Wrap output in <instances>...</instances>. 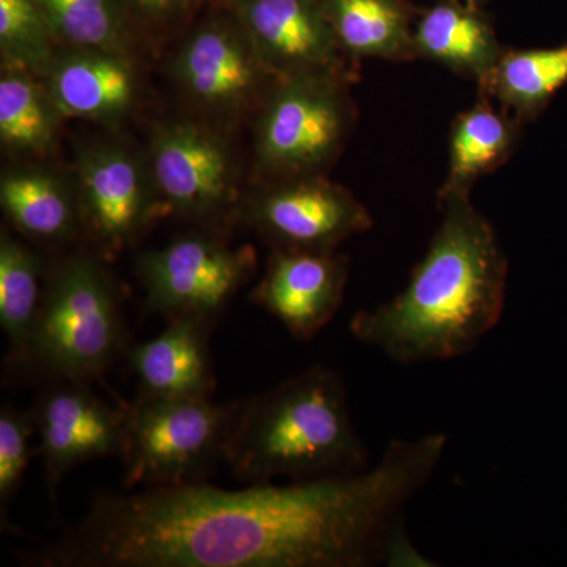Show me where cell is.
I'll return each mask as SVG.
<instances>
[{"instance_id": "obj_1", "label": "cell", "mask_w": 567, "mask_h": 567, "mask_svg": "<svg viewBox=\"0 0 567 567\" xmlns=\"http://www.w3.org/2000/svg\"><path fill=\"white\" fill-rule=\"evenodd\" d=\"M447 439L391 440L352 476L223 491L207 483L93 499L31 567H365L388 559L401 513L431 481Z\"/></svg>"}, {"instance_id": "obj_2", "label": "cell", "mask_w": 567, "mask_h": 567, "mask_svg": "<svg viewBox=\"0 0 567 567\" xmlns=\"http://www.w3.org/2000/svg\"><path fill=\"white\" fill-rule=\"evenodd\" d=\"M442 221L401 293L358 311L350 331L395 363L464 357L498 324L507 257L494 226L470 193H440Z\"/></svg>"}, {"instance_id": "obj_3", "label": "cell", "mask_w": 567, "mask_h": 567, "mask_svg": "<svg viewBox=\"0 0 567 567\" xmlns=\"http://www.w3.org/2000/svg\"><path fill=\"white\" fill-rule=\"evenodd\" d=\"M235 480L268 484L358 475L369 453L354 431L344 382L316 364L278 386L238 402L226 445Z\"/></svg>"}, {"instance_id": "obj_4", "label": "cell", "mask_w": 567, "mask_h": 567, "mask_svg": "<svg viewBox=\"0 0 567 567\" xmlns=\"http://www.w3.org/2000/svg\"><path fill=\"white\" fill-rule=\"evenodd\" d=\"M117 287L92 256L71 257L41 298L20 377L92 382L126 352Z\"/></svg>"}, {"instance_id": "obj_5", "label": "cell", "mask_w": 567, "mask_h": 567, "mask_svg": "<svg viewBox=\"0 0 567 567\" xmlns=\"http://www.w3.org/2000/svg\"><path fill=\"white\" fill-rule=\"evenodd\" d=\"M237 405L144 395L125 404V487L205 483L219 462H226Z\"/></svg>"}, {"instance_id": "obj_6", "label": "cell", "mask_w": 567, "mask_h": 567, "mask_svg": "<svg viewBox=\"0 0 567 567\" xmlns=\"http://www.w3.org/2000/svg\"><path fill=\"white\" fill-rule=\"evenodd\" d=\"M352 123L341 74H306L278 82L257 128V158L286 178L317 175L344 144Z\"/></svg>"}, {"instance_id": "obj_7", "label": "cell", "mask_w": 567, "mask_h": 567, "mask_svg": "<svg viewBox=\"0 0 567 567\" xmlns=\"http://www.w3.org/2000/svg\"><path fill=\"white\" fill-rule=\"evenodd\" d=\"M251 248L234 249L212 235H183L142 254L137 274L148 311L213 324L254 274Z\"/></svg>"}, {"instance_id": "obj_8", "label": "cell", "mask_w": 567, "mask_h": 567, "mask_svg": "<svg viewBox=\"0 0 567 567\" xmlns=\"http://www.w3.org/2000/svg\"><path fill=\"white\" fill-rule=\"evenodd\" d=\"M248 221L279 251L316 252H333L374 224L352 193L317 175L287 178L257 194Z\"/></svg>"}, {"instance_id": "obj_9", "label": "cell", "mask_w": 567, "mask_h": 567, "mask_svg": "<svg viewBox=\"0 0 567 567\" xmlns=\"http://www.w3.org/2000/svg\"><path fill=\"white\" fill-rule=\"evenodd\" d=\"M31 413L52 503L58 499L63 477L74 466L121 456L125 404L118 409L106 404L92 393L89 382L54 380L41 391Z\"/></svg>"}, {"instance_id": "obj_10", "label": "cell", "mask_w": 567, "mask_h": 567, "mask_svg": "<svg viewBox=\"0 0 567 567\" xmlns=\"http://www.w3.org/2000/svg\"><path fill=\"white\" fill-rule=\"evenodd\" d=\"M153 185L169 210L196 223H215L234 200L229 152L215 134L174 123L152 145Z\"/></svg>"}, {"instance_id": "obj_11", "label": "cell", "mask_w": 567, "mask_h": 567, "mask_svg": "<svg viewBox=\"0 0 567 567\" xmlns=\"http://www.w3.org/2000/svg\"><path fill=\"white\" fill-rule=\"evenodd\" d=\"M241 22L257 58L276 80L341 74V47L322 0H245Z\"/></svg>"}, {"instance_id": "obj_12", "label": "cell", "mask_w": 567, "mask_h": 567, "mask_svg": "<svg viewBox=\"0 0 567 567\" xmlns=\"http://www.w3.org/2000/svg\"><path fill=\"white\" fill-rule=\"evenodd\" d=\"M349 260L333 252L279 251L268 260L251 301L278 319L298 341H309L338 312Z\"/></svg>"}, {"instance_id": "obj_13", "label": "cell", "mask_w": 567, "mask_h": 567, "mask_svg": "<svg viewBox=\"0 0 567 567\" xmlns=\"http://www.w3.org/2000/svg\"><path fill=\"white\" fill-rule=\"evenodd\" d=\"M81 219L99 251L130 248L156 216L140 164L121 148H99L81 164Z\"/></svg>"}, {"instance_id": "obj_14", "label": "cell", "mask_w": 567, "mask_h": 567, "mask_svg": "<svg viewBox=\"0 0 567 567\" xmlns=\"http://www.w3.org/2000/svg\"><path fill=\"white\" fill-rule=\"evenodd\" d=\"M175 73L197 102L218 111H238L259 95L271 76L244 31L227 24L204 25L183 47Z\"/></svg>"}, {"instance_id": "obj_15", "label": "cell", "mask_w": 567, "mask_h": 567, "mask_svg": "<svg viewBox=\"0 0 567 567\" xmlns=\"http://www.w3.org/2000/svg\"><path fill=\"white\" fill-rule=\"evenodd\" d=\"M212 324L175 317L158 338L134 347L130 365L140 382V395L159 399H212L215 375L208 334Z\"/></svg>"}, {"instance_id": "obj_16", "label": "cell", "mask_w": 567, "mask_h": 567, "mask_svg": "<svg viewBox=\"0 0 567 567\" xmlns=\"http://www.w3.org/2000/svg\"><path fill=\"white\" fill-rule=\"evenodd\" d=\"M50 92L59 114L66 117L112 121L132 107L136 78L126 55L78 50L50 66Z\"/></svg>"}, {"instance_id": "obj_17", "label": "cell", "mask_w": 567, "mask_h": 567, "mask_svg": "<svg viewBox=\"0 0 567 567\" xmlns=\"http://www.w3.org/2000/svg\"><path fill=\"white\" fill-rule=\"evenodd\" d=\"M413 48L416 58L442 63L477 84L486 81L505 52L480 13L454 2L425 11L413 28Z\"/></svg>"}, {"instance_id": "obj_18", "label": "cell", "mask_w": 567, "mask_h": 567, "mask_svg": "<svg viewBox=\"0 0 567 567\" xmlns=\"http://www.w3.org/2000/svg\"><path fill=\"white\" fill-rule=\"evenodd\" d=\"M525 123L492 106L481 93L475 106L457 115L451 128L450 166L440 193H470L484 175L509 162Z\"/></svg>"}, {"instance_id": "obj_19", "label": "cell", "mask_w": 567, "mask_h": 567, "mask_svg": "<svg viewBox=\"0 0 567 567\" xmlns=\"http://www.w3.org/2000/svg\"><path fill=\"white\" fill-rule=\"evenodd\" d=\"M342 51L354 58L416 59L413 28L401 0H322Z\"/></svg>"}, {"instance_id": "obj_20", "label": "cell", "mask_w": 567, "mask_h": 567, "mask_svg": "<svg viewBox=\"0 0 567 567\" xmlns=\"http://www.w3.org/2000/svg\"><path fill=\"white\" fill-rule=\"evenodd\" d=\"M567 85V43L539 50L505 51L480 84V92L527 123L543 114Z\"/></svg>"}, {"instance_id": "obj_21", "label": "cell", "mask_w": 567, "mask_h": 567, "mask_svg": "<svg viewBox=\"0 0 567 567\" xmlns=\"http://www.w3.org/2000/svg\"><path fill=\"white\" fill-rule=\"evenodd\" d=\"M0 203L10 223L35 240H70L82 226L80 204L63 183L48 174L6 175Z\"/></svg>"}, {"instance_id": "obj_22", "label": "cell", "mask_w": 567, "mask_h": 567, "mask_svg": "<svg viewBox=\"0 0 567 567\" xmlns=\"http://www.w3.org/2000/svg\"><path fill=\"white\" fill-rule=\"evenodd\" d=\"M41 260L6 230L0 237V324L9 339L7 365L21 375L29 338L41 305Z\"/></svg>"}, {"instance_id": "obj_23", "label": "cell", "mask_w": 567, "mask_h": 567, "mask_svg": "<svg viewBox=\"0 0 567 567\" xmlns=\"http://www.w3.org/2000/svg\"><path fill=\"white\" fill-rule=\"evenodd\" d=\"M13 66V65H11ZM58 107L28 71L14 66L0 78V137L17 152H47L54 141Z\"/></svg>"}, {"instance_id": "obj_24", "label": "cell", "mask_w": 567, "mask_h": 567, "mask_svg": "<svg viewBox=\"0 0 567 567\" xmlns=\"http://www.w3.org/2000/svg\"><path fill=\"white\" fill-rule=\"evenodd\" d=\"M55 39L78 48L126 55L125 21L117 0H39Z\"/></svg>"}, {"instance_id": "obj_25", "label": "cell", "mask_w": 567, "mask_h": 567, "mask_svg": "<svg viewBox=\"0 0 567 567\" xmlns=\"http://www.w3.org/2000/svg\"><path fill=\"white\" fill-rule=\"evenodd\" d=\"M52 37L39 0H0V47L10 65L48 69Z\"/></svg>"}, {"instance_id": "obj_26", "label": "cell", "mask_w": 567, "mask_h": 567, "mask_svg": "<svg viewBox=\"0 0 567 567\" xmlns=\"http://www.w3.org/2000/svg\"><path fill=\"white\" fill-rule=\"evenodd\" d=\"M35 431L32 413H22L10 405L0 410V522L3 532L11 529L9 507L24 483Z\"/></svg>"}, {"instance_id": "obj_27", "label": "cell", "mask_w": 567, "mask_h": 567, "mask_svg": "<svg viewBox=\"0 0 567 567\" xmlns=\"http://www.w3.org/2000/svg\"><path fill=\"white\" fill-rule=\"evenodd\" d=\"M134 2L153 18H169L185 9L189 0H134Z\"/></svg>"}]
</instances>
